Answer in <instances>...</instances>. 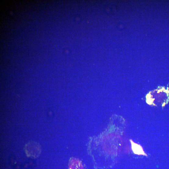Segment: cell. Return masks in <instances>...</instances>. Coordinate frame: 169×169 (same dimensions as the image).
<instances>
[{
    "mask_svg": "<svg viewBox=\"0 0 169 169\" xmlns=\"http://www.w3.org/2000/svg\"><path fill=\"white\" fill-rule=\"evenodd\" d=\"M25 149L27 155L33 158L38 157L41 152L39 144L34 142H31L27 143L25 146Z\"/></svg>",
    "mask_w": 169,
    "mask_h": 169,
    "instance_id": "obj_1",
    "label": "cell"
},
{
    "mask_svg": "<svg viewBox=\"0 0 169 169\" xmlns=\"http://www.w3.org/2000/svg\"><path fill=\"white\" fill-rule=\"evenodd\" d=\"M131 144L132 149L134 153L138 155H146L143 151L142 148L139 145L135 143L132 141L131 140Z\"/></svg>",
    "mask_w": 169,
    "mask_h": 169,
    "instance_id": "obj_2",
    "label": "cell"
}]
</instances>
